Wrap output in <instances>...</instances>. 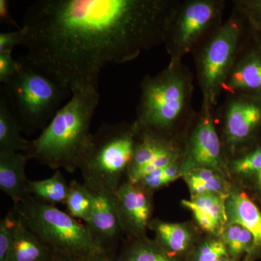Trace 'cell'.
Listing matches in <instances>:
<instances>
[{"label":"cell","instance_id":"obj_1","mask_svg":"<svg viewBox=\"0 0 261 261\" xmlns=\"http://www.w3.org/2000/svg\"><path fill=\"white\" fill-rule=\"evenodd\" d=\"M181 0H39L22 30L23 59L71 91L96 87L107 63L164 44Z\"/></svg>","mask_w":261,"mask_h":261},{"label":"cell","instance_id":"obj_2","mask_svg":"<svg viewBox=\"0 0 261 261\" xmlns=\"http://www.w3.org/2000/svg\"><path fill=\"white\" fill-rule=\"evenodd\" d=\"M193 92L190 70L183 62L168 63L158 74L142 79L135 121L141 129L178 142V132L184 128L188 134L197 114Z\"/></svg>","mask_w":261,"mask_h":261},{"label":"cell","instance_id":"obj_3","mask_svg":"<svg viewBox=\"0 0 261 261\" xmlns=\"http://www.w3.org/2000/svg\"><path fill=\"white\" fill-rule=\"evenodd\" d=\"M98 88L80 89L71 97L25 152L53 170L63 168L70 173L79 169L80 160L92 134L91 122L99 101Z\"/></svg>","mask_w":261,"mask_h":261},{"label":"cell","instance_id":"obj_4","mask_svg":"<svg viewBox=\"0 0 261 261\" xmlns=\"http://www.w3.org/2000/svg\"><path fill=\"white\" fill-rule=\"evenodd\" d=\"M14 208L33 232L56 255L70 261H82L108 250L87 224H82L56 205L44 203L30 195L15 203Z\"/></svg>","mask_w":261,"mask_h":261},{"label":"cell","instance_id":"obj_5","mask_svg":"<svg viewBox=\"0 0 261 261\" xmlns=\"http://www.w3.org/2000/svg\"><path fill=\"white\" fill-rule=\"evenodd\" d=\"M139 132L135 121L104 123L92 133L79 165L84 183L116 192L133 159Z\"/></svg>","mask_w":261,"mask_h":261},{"label":"cell","instance_id":"obj_6","mask_svg":"<svg viewBox=\"0 0 261 261\" xmlns=\"http://www.w3.org/2000/svg\"><path fill=\"white\" fill-rule=\"evenodd\" d=\"M20 67L1 92L16 115L23 133L44 129L65 106L71 91L22 59Z\"/></svg>","mask_w":261,"mask_h":261},{"label":"cell","instance_id":"obj_7","mask_svg":"<svg viewBox=\"0 0 261 261\" xmlns=\"http://www.w3.org/2000/svg\"><path fill=\"white\" fill-rule=\"evenodd\" d=\"M247 34L246 19L233 10L231 16L192 53L202 99L214 107Z\"/></svg>","mask_w":261,"mask_h":261},{"label":"cell","instance_id":"obj_8","mask_svg":"<svg viewBox=\"0 0 261 261\" xmlns=\"http://www.w3.org/2000/svg\"><path fill=\"white\" fill-rule=\"evenodd\" d=\"M226 5L224 0L181 1L164 43L169 63H181L222 25Z\"/></svg>","mask_w":261,"mask_h":261},{"label":"cell","instance_id":"obj_9","mask_svg":"<svg viewBox=\"0 0 261 261\" xmlns=\"http://www.w3.org/2000/svg\"><path fill=\"white\" fill-rule=\"evenodd\" d=\"M214 106L202 99L186 139L182 154L183 173L195 168L214 170L227 176L228 161L214 120Z\"/></svg>","mask_w":261,"mask_h":261},{"label":"cell","instance_id":"obj_10","mask_svg":"<svg viewBox=\"0 0 261 261\" xmlns=\"http://www.w3.org/2000/svg\"><path fill=\"white\" fill-rule=\"evenodd\" d=\"M220 114L221 140L227 161L260 140V98L227 94Z\"/></svg>","mask_w":261,"mask_h":261},{"label":"cell","instance_id":"obj_11","mask_svg":"<svg viewBox=\"0 0 261 261\" xmlns=\"http://www.w3.org/2000/svg\"><path fill=\"white\" fill-rule=\"evenodd\" d=\"M151 194L138 184L128 181L121 184L116 192L122 231L129 239L146 236L152 211Z\"/></svg>","mask_w":261,"mask_h":261},{"label":"cell","instance_id":"obj_12","mask_svg":"<svg viewBox=\"0 0 261 261\" xmlns=\"http://www.w3.org/2000/svg\"><path fill=\"white\" fill-rule=\"evenodd\" d=\"M222 92L261 99V49L250 38L249 32Z\"/></svg>","mask_w":261,"mask_h":261},{"label":"cell","instance_id":"obj_13","mask_svg":"<svg viewBox=\"0 0 261 261\" xmlns=\"http://www.w3.org/2000/svg\"><path fill=\"white\" fill-rule=\"evenodd\" d=\"M84 185L92 200V216L87 225L105 248L113 250V246L123 233L116 192L102 187Z\"/></svg>","mask_w":261,"mask_h":261},{"label":"cell","instance_id":"obj_14","mask_svg":"<svg viewBox=\"0 0 261 261\" xmlns=\"http://www.w3.org/2000/svg\"><path fill=\"white\" fill-rule=\"evenodd\" d=\"M228 224H238L253 236L251 251L243 261H255L261 257V211L245 192L231 190L226 201Z\"/></svg>","mask_w":261,"mask_h":261},{"label":"cell","instance_id":"obj_15","mask_svg":"<svg viewBox=\"0 0 261 261\" xmlns=\"http://www.w3.org/2000/svg\"><path fill=\"white\" fill-rule=\"evenodd\" d=\"M228 196L202 194L183 200L182 205L191 211L196 222L206 232L220 238L228 224L226 201Z\"/></svg>","mask_w":261,"mask_h":261},{"label":"cell","instance_id":"obj_16","mask_svg":"<svg viewBox=\"0 0 261 261\" xmlns=\"http://www.w3.org/2000/svg\"><path fill=\"white\" fill-rule=\"evenodd\" d=\"M28 161L23 152H0V190L15 203L30 196L25 174Z\"/></svg>","mask_w":261,"mask_h":261},{"label":"cell","instance_id":"obj_17","mask_svg":"<svg viewBox=\"0 0 261 261\" xmlns=\"http://www.w3.org/2000/svg\"><path fill=\"white\" fill-rule=\"evenodd\" d=\"M148 228L155 233L156 241L173 257L185 261L193 250V234L187 225L154 219Z\"/></svg>","mask_w":261,"mask_h":261},{"label":"cell","instance_id":"obj_18","mask_svg":"<svg viewBox=\"0 0 261 261\" xmlns=\"http://www.w3.org/2000/svg\"><path fill=\"white\" fill-rule=\"evenodd\" d=\"M17 214L14 240L9 261H53L54 252L29 228Z\"/></svg>","mask_w":261,"mask_h":261},{"label":"cell","instance_id":"obj_19","mask_svg":"<svg viewBox=\"0 0 261 261\" xmlns=\"http://www.w3.org/2000/svg\"><path fill=\"white\" fill-rule=\"evenodd\" d=\"M23 128L8 99L1 92L0 96V152L25 153L30 141L22 136Z\"/></svg>","mask_w":261,"mask_h":261},{"label":"cell","instance_id":"obj_20","mask_svg":"<svg viewBox=\"0 0 261 261\" xmlns=\"http://www.w3.org/2000/svg\"><path fill=\"white\" fill-rule=\"evenodd\" d=\"M191 196L202 194L229 195L232 189L222 173L206 168H195L183 173Z\"/></svg>","mask_w":261,"mask_h":261},{"label":"cell","instance_id":"obj_21","mask_svg":"<svg viewBox=\"0 0 261 261\" xmlns=\"http://www.w3.org/2000/svg\"><path fill=\"white\" fill-rule=\"evenodd\" d=\"M117 261H182L170 255L156 240L147 237L129 239Z\"/></svg>","mask_w":261,"mask_h":261},{"label":"cell","instance_id":"obj_22","mask_svg":"<svg viewBox=\"0 0 261 261\" xmlns=\"http://www.w3.org/2000/svg\"><path fill=\"white\" fill-rule=\"evenodd\" d=\"M29 192L31 196L44 203L65 205L69 185L65 181L61 171L57 170L51 177L39 181H29Z\"/></svg>","mask_w":261,"mask_h":261},{"label":"cell","instance_id":"obj_23","mask_svg":"<svg viewBox=\"0 0 261 261\" xmlns=\"http://www.w3.org/2000/svg\"><path fill=\"white\" fill-rule=\"evenodd\" d=\"M220 238L227 248L228 255L237 261H243L251 251L253 236L242 225L227 224Z\"/></svg>","mask_w":261,"mask_h":261},{"label":"cell","instance_id":"obj_24","mask_svg":"<svg viewBox=\"0 0 261 261\" xmlns=\"http://www.w3.org/2000/svg\"><path fill=\"white\" fill-rule=\"evenodd\" d=\"M229 173L253 177L261 171V140L228 160Z\"/></svg>","mask_w":261,"mask_h":261},{"label":"cell","instance_id":"obj_25","mask_svg":"<svg viewBox=\"0 0 261 261\" xmlns=\"http://www.w3.org/2000/svg\"><path fill=\"white\" fill-rule=\"evenodd\" d=\"M65 205L68 214L75 219L87 224L90 221L92 211V200L88 189L84 184L73 180L69 184V192Z\"/></svg>","mask_w":261,"mask_h":261},{"label":"cell","instance_id":"obj_26","mask_svg":"<svg viewBox=\"0 0 261 261\" xmlns=\"http://www.w3.org/2000/svg\"><path fill=\"white\" fill-rule=\"evenodd\" d=\"M183 176L181 161L173 163L149 173L139 181L138 185L152 192Z\"/></svg>","mask_w":261,"mask_h":261},{"label":"cell","instance_id":"obj_27","mask_svg":"<svg viewBox=\"0 0 261 261\" xmlns=\"http://www.w3.org/2000/svg\"><path fill=\"white\" fill-rule=\"evenodd\" d=\"M228 255L227 248L221 238H214L194 247L185 261H217Z\"/></svg>","mask_w":261,"mask_h":261},{"label":"cell","instance_id":"obj_28","mask_svg":"<svg viewBox=\"0 0 261 261\" xmlns=\"http://www.w3.org/2000/svg\"><path fill=\"white\" fill-rule=\"evenodd\" d=\"M17 214L10 211L0 222V261H9L13 240Z\"/></svg>","mask_w":261,"mask_h":261},{"label":"cell","instance_id":"obj_29","mask_svg":"<svg viewBox=\"0 0 261 261\" xmlns=\"http://www.w3.org/2000/svg\"><path fill=\"white\" fill-rule=\"evenodd\" d=\"M233 10L261 25V0H233Z\"/></svg>","mask_w":261,"mask_h":261},{"label":"cell","instance_id":"obj_30","mask_svg":"<svg viewBox=\"0 0 261 261\" xmlns=\"http://www.w3.org/2000/svg\"><path fill=\"white\" fill-rule=\"evenodd\" d=\"M20 67V62L13 59L12 51L0 53V82L5 85L14 76Z\"/></svg>","mask_w":261,"mask_h":261},{"label":"cell","instance_id":"obj_31","mask_svg":"<svg viewBox=\"0 0 261 261\" xmlns=\"http://www.w3.org/2000/svg\"><path fill=\"white\" fill-rule=\"evenodd\" d=\"M23 32L20 30L12 32L0 33V53L12 51L16 46L23 44Z\"/></svg>","mask_w":261,"mask_h":261},{"label":"cell","instance_id":"obj_32","mask_svg":"<svg viewBox=\"0 0 261 261\" xmlns=\"http://www.w3.org/2000/svg\"><path fill=\"white\" fill-rule=\"evenodd\" d=\"M0 17L2 20L8 25H13L17 30H20L21 27H19L16 22L12 18L10 13L9 2L7 0H0Z\"/></svg>","mask_w":261,"mask_h":261},{"label":"cell","instance_id":"obj_33","mask_svg":"<svg viewBox=\"0 0 261 261\" xmlns=\"http://www.w3.org/2000/svg\"><path fill=\"white\" fill-rule=\"evenodd\" d=\"M245 19H246L247 28H248L250 38L261 49V25L255 23V22L252 21V20H248L246 18Z\"/></svg>","mask_w":261,"mask_h":261},{"label":"cell","instance_id":"obj_34","mask_svg":"<svg viewBox=\"0 0 261 261\" xmlns=\"http://www.w3.org/2000/svg\"><path fill=\"white\" fill-rule=\"evenodd\" d=\"M117 260H118V257L115 255L113 250H106L105 251L86 257L82 261H117Z\"/></svg>","mask_w":261,"mask_h":261},{"label":"cell","instance_id":"obj_35","mask_svg":"<svg viewBox=\"0 0 261 261\" xmlns=\"http://www.w3.org/2000/svg\"><path fill=\"white\" fill-rule=\"evenodd\" d=\"M253 177L255 178V184H256L257 188L259 190H261V171L255 174Z\"/></svg>","mask_w":261,"mask_h":261},{"label":"cell","instance_id":"obj_36","mask_svg":"<svg viewBox=\"0 0 261 261\" xmlns=\"http://www.w3.org/2000/svg\"><path fill=\"white\" fill-rule=\"evenodd\" d=\"M217 261H237L233 260V259L231 258V257L229 256V255H228V256H225L224 257H222V258L219 259V260H218Z\"/></svg>","mask_w":261,"mask_h":261},{"label":"cell","instance_id":"obj_37","mask_svg":"<svg viewBox=\"0 0 261 261\" xmlns=\"http://www.w3.org/2000/svg\"><path fill=\"white\" fill-rule=\"evenodd\" d=\"M260 195H261V190H260Z\"/></svg>","mask_w":261,"mask_h":261}]
</instances>
